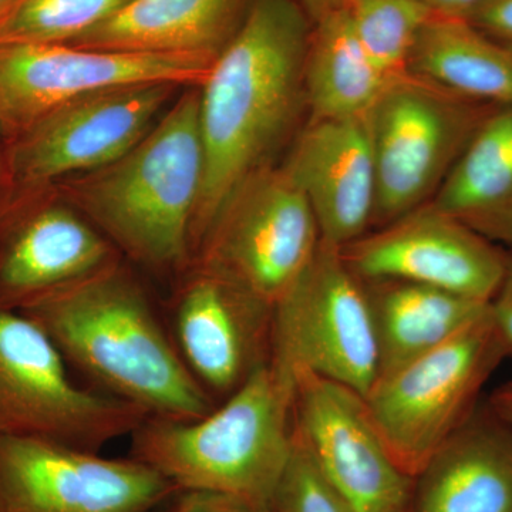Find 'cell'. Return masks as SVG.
Returning a JSON list of instances; mask_svg holds the SVG:
<instances>
[{"label": "cell", "instance_id": "obj_10", "mask_svg": "<svg viewBox=\"0 0 512 512\" xmlns=\"http://www.w3.org/2000/svg\"><path fill=\"white\" fill-rule=\"evenodd\" d=\"M214 60L83 49L0 45V134L10 140L57 107L86 94L143 83L200 87Z\"/></svg>", "mask_w": 512, "mask_h": 512}, {"label": "cell", "instance_id": "obj_15", "mask_svg": "<svg viewBox=\"0 0 512 512\" xmlns=\"http://www.w3.org/2000/svg\"><path fill=\"white\" fill-rule=\"evenodd\" d=\"M363 281L400 279L490 303L508 249L488 241L431 202L340 248Z\"/></svg>", "mask_w": 512, "mask_h": 512}, {"label": "cell", "instance_id": "obj_5", "mask_svg": "<svg viewBox=\"0 0 512 512\" xmlns=\"http://www.w3.org/2000/svg\"><path fill=\"white\" fill-rule=\"evenodd\" d=\"M507 359L490 309L439 348L387 373L365 403L397 466L412 478L474 413L481 390Z\"/></svg>", "mask_w": 512, "mask_h": 512}, {"label": "cell", "instance_id": "obj_14", "mask_svg": "<svg viewBox=\"0 0 512 512\" xmlns=\"http://www.w3.org/2000/svg\"><path fill=\"white\" fill-rule=\"evenodd\" d=\"M295 379V429L356 512H410L414 478L397 466L362 394L312 373Z\"/></svg>", "mask_w": 512, "mask_h": 512}, {"label": "cell", "instance_id": "obj_8", "mask_svg": "<svg viewBox=\"0 0 512 512\" xmlns=\"http://www.w3.org/2000/svg\"><path fill=\"white\" fill-rule=\"evenodd\" d=\"M272 365L308 372L362 394L379 375L375 326L365 285L340 248L320 242L292 288L275 303Z\"/></svg>", "mask_w": 512, "mask_h": 512}, {"label": "cell", "instance_id": "obj_29", "mask_svg": "<svg viewBox=\"0 0 512 512\" xmlns=\"http://www.w3.org/2000/svg\"><path fill=\"white\" fill-rule=\"evenodd\" d=\"M490 315L507 357H512V249H508L503 281L490 301Z\"/></svg>", "mask_w": 512, "mask_h": 512}, {"label": "cell", "instance_id": "obj_25", "mask_svg": "<svg viewBox=\"0 0 512 512\" xmlns=\"http://www.w3.org/2000/svg\"><path fill=\"white\" fill-rule=\"evenodd\" d=\"M131 0H18L0 19V45H69Z\"/></svg>", "mask_w": 512, "mask_h": 512}, {"label": "cell", "instance_id": "obj_12", "mask_svg": "<svg viewBox=\"0 0 512 512\" xmlns=\"http://www.w3.org/2000/svg\"><path fill=\"white\" fill-rule=\"evenodd\" d=\"M163 315L178 355L212 402L238 392L272 360L274 305L191 264Z\"/></svg>", "mask_w": 512, "mask_h": 512}, {"label": "cell", "instance_id": "obj_31", "mask_svg": "<svg viewBox=\"0 0 512 512\" xmlns=\"http://www.w3.org/2000/svg\"><path fill=\"white\" fill-rule=\"evenodd\" d=\"M485 403L498 419L512 427V380L495 389Z\"/></svg>", "mask_w": 512, "mask_h": 512}, {"label": "cell", "instance_id": "obj_16", "mask_svg": "<svg viewBox=\"0 0 512 512\" xmlns=\"http://www.w3.org/2000/svg\"><path fill=\"white\" fill-rule=\"evenodd\" d=\"M281 167L311 204L322 241L343 248L372 228L376 168L369 113L308 120Z\"/></svg>", "mask_w": 512, "mask_h": 512}, {"label": "cell", "instance_id": "obj_7", "mask_svg": "<svg viewBox=\"0 0 512 512\" xmlns=\"http://www.w3.org/2000/svg\"><path fill=\"white\" fill-rule=\"evenodd\" d=\"M133 404L77 383L52 339L0 309V437H32L101 453L147 419Z\"/></svg>", "mask_w": 512, "mask_h": 512}, {"label": "cell", "instance_id": "obj_13", "mask_svg": "<svg viewBox=\"0 0 512 512\" xmlns=\"http://www.w3.org/2000/svg\"><path fill=\"white\" fill-rule=\"evenodd\" d=\"M175 490L130 456L0 437V512H150Z\"/></svg>", "mask_w": 512, "mask_h": 512}, {"label": "cell", "instance_id": "obj_18", "mask_svg": "<svg viewBox=\"0 0 512 512\" xmlns=\"http://www.w3.org/2000/svg\"><path fill=\"white\" fill-rule=\"evenodd\" d=\"M410 512H512V427L487 403L414 477Z\"/></svg>", "mask_w": 512, "mask_h": 512}, {"label": "cell", "instance_id": "obj_20", "mask_svg": "<svg viewBox=\"0 0 512 512\" xmlns=\"http://www.w3.org/2000/svg\"><path fill=\"white\" fill-rule=\"evenodd\" d=\"M363 285L375 326L377 379L444 345L490 309V303L400 279Z\"/></svg>", "mask_w": 512, "mask_h": 512}, {"label": "cell", "instance_id": "obj_21", "mask_svg": "<svg viewBox=\"0 0 512 512\" xmlns=\"http://www.w3.org/2000/svg\"><path fill=\"white\" fill-rule=\"evenodd\" d=\"M430 202L512 249V106L497 107L483 121Z\"/></svg>", "mask_w": 512, "mask_h": 512}, {"label": "cell", "instance_id": "obj_9", "mask_svg": "<svg viewBox=\"0 0 512 512\" xmlns=\"http://www.w3.org/2000/svg\"><path fill=\"white\" fill-rule=\"evenodd\" d=\"M320 242L305 194L284 168L269 165L234 191L191 264L227 276L275 306L311 264Z\"/></svg>", "mask_w": 512, "mask_h": 512}, {"label": "cell", "instance_id": "obj_30", "mask_svg": "<svg viewBox=\"0 0 512 512\" xmlns=\"http://www.w3.org/2000/svg\"><path fill=\"white\" fill-rule=\"evenodd\" d=\"M423 5L439 16L464 19L483 0H420Z\"/></svg>", "mask_w": 512, "mask_h": 512}, {"label": "cell", "instance_id": "obj_19", "mask_svg": "<svg viewBox=\"0 0 512 512\" xmlns=\"http://www.w3.org/2000/svg\"><path fill=\"white\" fill-rule=\"evenodd\" d=\"M255 0H131L69 45L217 60L238 35Z\"/></svg>", "mask_w": 512, "mask_h": 512}, {"label": "cell", "instance_id": "obj_22", "mask_svg": "<svg viewBox=\"0 0 512 512\" xmlns=\"http://www.w3.org/2000/svg\"><path fill=\"white\" fill-rule=\"evenodd\" d=\"M407 73L468 99L512 106V47L466 19L431 16Z\"/></svg>", "mask_w": 512, "mask_h": 512}, {"label": "cell", "instance_id": "obj_32", "mask_svg": "<svg viewBox=\"0 0 512 512\" xmlns=\"http://www.w3.org/2000/svg\"><path fill=\"white\" fill-rule=\"evenodd\" d=\"M305 10L306 15L313 22L328 15V13L336 12V10L345 9L349 0H296Z\"/></svg>", "mask_w": 512, "mask_h": 512}, {"label": "cell", "instance_id": "obj_6", "mask_svg": "<svg viewBox=\"0 0 512 512\" xmlns=\"http://www.w3.org/2000/svg\"><path fill=\"white\" fill-rule=\"evenodd\" d=\"M497 107L412 74L387 83L369 111L376 168L372 228L429 204Z\"/></svg>", "mask_w": 512, "mask_h": 512}, {"label": "cell", "instance_id": "obj_1", "mask_svg": "<svg viewBox=\"0 0 512 512\" xmlns=\"http://www.w3.org/2000/svg\"><path fill=\"white\" fill-rule=\"evenodd\" d=\"M312 26L296 0H255L198 87L204 180L192 221V258L239 185L274 165L306 110Z\"/></svg>", "mask_w": 512, "mask_h": 512}, {"label": "cell", "instance_id": "obj_24", "mask_svg": "<svg viewBox=\"0 0 512 512\" xmlns=\"http://www.w3.org/2000/svg\"><path fill=\"white\" fill-rule=\"evenodd\" d=\"M353 32L387 80L406 76L410 55L433 12L420 0H349Z\"/></svg>", "mask_w": 512, "mask_h": 512}, {"label": "cell", "instance_id": "obj_2", "mask_svg": "<svg viewBox=\"0 0 512 512\" xmlns=\"http://www.w3.org/2000/svg\"><path fill=\"white\" fill-rule=\"evenodd\" d=\"M96 392L148 417L190 421L217 407L175 349L163 311L123 256L18 311Z\"/></svg>", "mask_w": 512, "mask_h": 512}, {"label": "cell", "instance_id": "obj_4", "mask_svg": "<svg viewBox=\"0 0 512 512\" xmlns=\"http://www.w3.org/2000/svg\"><path fill=\"white\" fill-rule=\"evenodd\" d=\"M293 437L295 379L269 363L201 419L147 417L128 456L177 488L232 495L259 512L271 508Z\"/></svg>", "mask_w": 512, "mask_h": 512}, {"label": "cell", "instance_id": "obj_34", "mask_svg": "<svg viewBox=\"0 0 512 512\" xmlns=\"http://www.w3.org/2000/svg\"><path fill=\"white\" fill-rule=\"evenodd\" d=\"M259 512H275L272 510V508H265V510L259 511Z\"/></svg>", "mask_w": 512, "mask_h": 512}, {"label": "cell", "instance_id": "obj_17", "mask_svg": "<svg viewBox=\"0 0 512 512\" xmlns=\"http://www.w3.org/2000/svg\"><path fill=\"white\" fill-rule=\"evenodd\" d=\"M121 258L69 202L46 201L0 217V309L26 305Z\"/></svg>", "mask_w": 512, "mask_h": 512}, {"label": "cell", "instance_id": "obj_28", "mask_svg": "<svg viewBox=\"0 0 512 512\" xmlns=\"http://www.w3.org/2000/svg\"><path fill=\"white\" fill-rule=\"evenodd\" d=\"M464 19L512 47V0H483Z\"/></svg>", "mask_w": 512, "mask_h": 512}, {"label": "cell", "instance_id": "obj_26", "mask_svg": "<svg viewBox=\"0 0 512 512\" xmlns=\"http://www.w3.org/2000/svg\"><path fill=\"white\" fill-rule=\"evenodd\" d=\"M271 508L275 512H356L320 473L296 429L291 460Z\"/></svg>", "mask_w": 512, "mask_h": 512}, {"label": "cell", "instance_id": "obj_3", "mask_svg": "<svg viewBox=\"0 0 512 512\" xmlns=\"http://www.w3.org/2000/svg\"><path fill=\"white\" fill-rule=\"evenodd\" d=\"M202 180L200 89L194 87L136 147L70 185L67 202L123 258L183 275L192 262L191 228Z\"/></svg>", "mask_w": 512, "mask_h": 512}, {"label": "cell", "instance_id": "obj_11", "mask_svg": "<svg viewBox=\"0 0 512 512\" xmlns=\"http://www.w3.org/2000/svg\"><path fill=\"white\" fill-rule=\"evenodd\" d=\"M173 83L111 87L69 101L12 138L9 170L25 190L100 170L136 147L178 89Z\"/></svg>", "mask_w": 512, "mask_h": 512}, {"label": "cell", "instance_id": "obj_33", "mask_svg": "<svg viewBox=\"0 0 512 512\" xmlns=\"http://www.w3.org/2000/svg\"><path fill=\"white\" fill-rule=\"evenodd\" d=\"M16 2H18V0H0V19L15 6Z\"/></svg>", "mask_w": 512, "mask_h": 512}, {"label": "cell", "instance_id": "obj_27", "mask_svg": "<svg viewBox=\"0 0 512 512\" xmlns=\"http://www.w3.org/2000/svg\"><path fill=\"white\" fill-rule=\"evenodd\" d=\"M150 512H256L251 505L232 495L207 490L177 488Z\"/></svg>", "mask_w": 512, "mask_h": 512}, {"label": "cell", "instance_id": "obj_23", "mask_svg": "<svg viewBox=\"0 0 512 512\" xmlns=\"http://www.w3.org/2000/svg\"><path fill=\"white\" fill-rule=\"evenodd\" d=\"M389 82L357 40L348 10L313 22L305 60L309 121L369 113Z\"/></svg>", "mask_w": 512, "mask_h": 512}]
</instances>
